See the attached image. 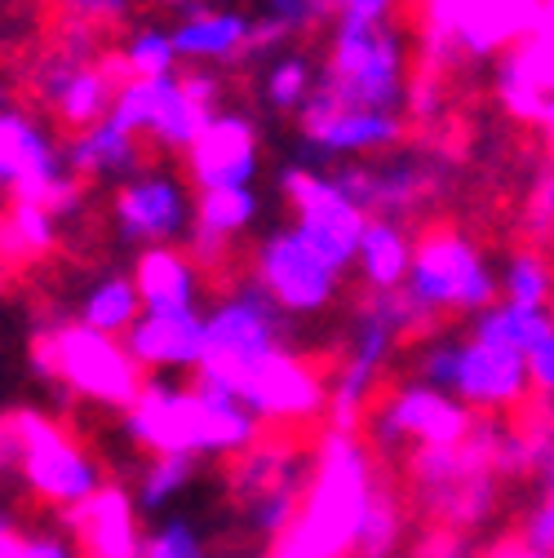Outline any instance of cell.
I'll return each instance as SVG.
<instances>
[{
	"instance_id": "obj_14",
	"label": "cell",
	"mask_w": 554,
	"mask_h": 558,
	"mask_svg": "<svg viewBox=\"0 0 554 558\" xmlns=\"http://www.w3.org/2000/svg\"><path fill=\"white\" fill-rule=\"evenodd\" d=\"M253 27L257 19L244 10H222V5H200L191 14H182L169 32H173V49L182 58V66H236L249 58L253 45Z\"/></svg>"
},
{
	"instance_id": "obj_16",
	"label": "cell",
	"mask_w": 554,
	"mask_h": 558,
	"mask_svg": "<svg viewBox=\"0 0 554 558\" xmlns=\"http://www.w3.org/2000/svg\"><path fill=\"white\" fill-rule=\"evenodd\" d=\"M545 0H466V10L453 27V45L466 58H502L515 49L537 23Z\"/></svg>"
},
{
	"instance_id": "obj_29",
	"label": "cell",
	"mask_w": 554,
	"mask_h": 558,
	"mask_svg": "<svg viewBox=\"0 0 554 558\" xmlns=\"http://www.w3.org/2000/svg\"><path fill=\"white\" fill-rule=\"evenodd\" d=\"M523 231L532 240H545L554 231V156L537 169L532 186H528V204H523Z\"/></svg>"
},
{
	"instance_id": "obj_17",
	"label": "cell",
	"mask_w": 554,
	"mask_h": 558,
	"mask_svg": "<svg viewBox=\"0 0 554 558\" xmlns=\"http://www.w3.org/2000/svg\"><path fill=\"white\" fill-rule=\"evenodd\" d=\"M62 160L81 182H129L147 169V147L129 129H120L111 116L94 129H81L62 143Z\"/></svg>"
},
{
	"instance_id": "obj_2",
	"label": "cell",
	"mask_w": 554,
	"mask_h": 558,
	"mask_svg": "<svg viewBox=\"0 0 554 558\" xmlns=\"http://www.w3.org/2000/svg\"><path fill=\"white\" fill-rule=\"evenodd\" d=\"M399 293L412 306V315H418L422 332L444 319H470L483 306L502 302L493 257L461 227H426L418 235L412 266Z\"/></svg>"
},
{
	"instance_id": "obj_27",
	"label": "cell",
	"mask_w": 554,
	"mask_h": 558,
	"mask_svg": "<svg viewBox=\"0 0 554 558\" xmlns=\"http://www.w3.org/2000/svg\"><path fill=\"white\" fill-rule=\"evenodd\" d=\"M257 10H262V19L289 27L293 36L333 27V19H337L328 0H257Z\"/></svg>"
},
{
	"instance_id": "obj_20",
	"label": "cell",
	"mask_w": 554,
	"mask_h": 558,
	"mask_svg": "<svg viewBox=\"0 0 554 558\" xmlns=\"http://www.w3.org/2000/svg\"><path fill=\"white\" fill-rule=\"evenodd\" d=\"M412 248H418V235H412L404 222L395 218H369L360 253H356V279L364 293H395L404 289L408 266H412Z\"/></svg>"
},
{
	"instance_id": "obj_31",
	"label": "cell",
	"mask_w": 554,
	"mask_h": 558,
	"mask_svg": "<svg viewBox=\"0 0 554 558\" xmlns=\"http://www.w3.org/2000/svg\"><path fill=\"white\" fill-rule=\"evenodd\" d=\"M444 76H431V72H412L408 81V102H404V116L408 124H435L439 120V107H444V89H439Z\"/></svg>"
},
{
	"instance_id": "obj_11",
	"label": "cell",
	"mask_w": 554,
	"mask_h": 558,
	"mask_svg": "<svg viewBox=\"0 0 554 558\" xmlns=\"http://www.w3.org/2000/svg\"><path fill=\"white\" fill-rule=\"evenodd\" d=\"M493 89L519 124H545L554 107V0H545L541 23L497 58Z\"/></svg>"
},
{
	"instance_id": "obj_13",
	"label": "cell",
	"mask_w": 554,
	"mask_h": 558,
	"mask_svg": "<svg viewBox=\"0 0 554 558\" xmlns=\"http://www.w3.org/2000/svg\"><path fill=\"white\" fill-rule=\"evenodd\" d=\"M262 199L253 186L244 191H200L195 195V227L186 240V253L200 262V270L218 279L231 266V248L240 235H249L257 227Z\"/></svg>"
},
{
	"instance_id": "obj_4",
	"label": "cell",
	"mask_w": 554,
	"mask_h": 558,
	"mask_svg": "<svg viewBox=\"0 0 554 558\" xmlns=\"http://www.w3.org/2000/svg\"><path fill=\"white\" fill-rule=\"evenodd\" d=\"M346 275L337 262H328L306 235L302 227L285 222L266 231L253 253H249V279L280 306L293 324L298 319H320L341 302L346 289Z\"/></svg>"
},
{
	"instance_id": "obj_9",
	"label": "cell",
	"mask_w": 554,
	"mask_h": 558,
	"mask_svg": "<svg viewBox=\"0 0 554 558\" xmlns=\"http://www.w3.org/2000/svg\"><path fill=\"white\" fill-rule=\"evenodd\" d=\"M111 222L133 248H165L191 240L195 195L191 182L165 165H147L111 195Z\"/></svg>"
},
{
	"instance_id": "obj_1",
	"label": "cell",
	"mask_w": 554,
	"mask_h": 558,
	"mask_svg": "<svg viewBox=\"0 0 554 558\" xmlns=\"http://www.w3.org/2000/svg\"><path fill=\"white\" fill-rule=\"evenodd\" d=\"M337 465V430L195 439L137 497L116 501L129 558H280Z\"/></svg>"
},
{
	"instance_id": "obj_37",
	"label": "cell",
	"mask_w": 554,
	"mask_h": 558,
	"mask_svg": "<svg viewBox=\"0 0 554 558\" xmlns=\"http://www.w3.org/2000/svg\"><path fill=\"white\" fill-rule=\"evenodd\" d=\"M545 240H550V257H554V231H550V235H545Z\"/></svg>"
},
{
	"instance_id": "obj_30",
	"label": "cell",
	"mask_w": 554,
	"mask_h": 558,
	"mask_svg": "<svg viewBox=\"0 0 554 558\" xmlns=\"http://www.w3.org/2000/svg\"><path fill=\"white\" fill-rule=\"evenodd\" d=\"M341 558H444V549L426 545V541H404V536H390V532L373 527V536L364 532Z\"/></svg>"
},
{
	"instance_id": "obj_23",
	"label": "cell",
	"mask_w": 554,
	"mask_h": 558,
	"mask_svg": "<svg viewBox=\"0 0 554 558\" xmlns=\"http://www.w3.org/2000/svg\"><path fill=\"white\" fill-rule=\"evenodd\" d=\"M502 302L532 306V311H554V257L541 244H519L502 257L497 266Z\"/></svg>"
},
{
	"instance_id": "obj_12",
	"label": "cell",
	"mask_w": 554,
	"mask_h": 558,
	"mask_svg": "<svg viewBox=\"0 0 554 558\" xmlns=\"http://www.w3.org/2000/svg\"><path fill=\"white\" fill-rule=\"evenodd\" d=\"M129 360L137 364V373H200L204 368V311H143L129 328V337L120 341Z\"/></svg>"
},
{
	"instance_id": "obj_33",
	"label": "cell",
	"mask_w": 554,
	"mask_h": 558,
	"mask_svg": "<svg viewBox=\"0 0 554 558\" xmlns=\"http://www.w3.org/2000/svg\"><path fill=\"white\" fill-rule=\"evenodd\" d=\"M528 368H532V390H537V399H554V328L545 332V341L528 355Z\"/></svg>"
},
{
	"instance_id": "obj_34",
	"label": "cell",
	"mask_w": 554,
	"mask_h": 558,
	"mask_svg": "<svg viewBox=\"0 0 554 558\" xmlns=\"http://www.w3.org/2000/svg\"><path fill=\"white\" fill-rule=\"evenodd\" d=\"M160 5H165V10H182V14H191V10L204 5V0H160Z\"/></svg>"
},
{
	"instance_id": "obj_15",
	"label": "cell",
	"mask_w": 554,
	"mask_h": 558,
	"mask_svg": "<svg viewBox=\"0 0 554 558\" xmlns=\"http://www.w3.org/2000/svg\"><path fill=\"white\" fill-rule=\"evenodd\" d=\"M129 275H133V284H137V298H143V311H156V315H169V311H204V289H209V275L200 270V262L182 244L137 248Z\"/></svg>"
},
{
	"instance_id": "obj_28",
	"label": "cell",
	"mask_w": 554,
	"mask_h": 558,
	"mask_svg": "<svg viewBox=\"0 0 554 558\" xmlns=\"http://www.w3.org/2000/svg\"><path fill=\"white\" fill-rule=\"evenodd\" d=\"M137 10V0H58V14L67 23H81V27H94V32H107V27H124Z\"/></svg>"
},
{
	"instance_id": "obj_21",
	"label": "cell",
	"mask_w": 554,
	"mask_h": 558,
	"mask_svg": "<svg viewBox=\"0 0 554 558\" xmlns=\"http://www.w3.org/2000/svg\"><path fill=\"white\" fill-rule=\"evenodd\" d=\"M72 319L103 332V337H116L124 341L129 328L143 319V298H137V284L129 270H103L94 275L89 284L81 289V298L72 302Z\"/></svg>"
},
{
	"instance_id": "obj_3",
	"label": "cell",
	"mask_w": 554,
	"mask_h": 558,
	"mask_svg": "<svg viewBox=\"0 0 554 558\" xmlns=\"http://www.w3.org/2000/svg\"><path fill=\"white\" fill-rule=\"evenodd\" d=\"M408 81H412V53L395 23L369 27L351 19H333L315 85L320 98L364 111H404Z\"/></svg>"
},
{
	"instance_id": "obj_35",
	"label": "cell",
	"mask_w": 554,
	"mask_h": 558,
	"mask_svg": "<svg viewBox=\"0 0 554 558\" xmlns=\"http://www.w3.org/2000/svg\"><path fill=\"white\" fill-rule=\"evenodd\" d=\"M541 133H545V143L554 147V107H550V116H545V124H541Z\"/></svg>"
},
{
	"instance_id": "obj_10",
	"label": "cell",
	"mask_w": 554,
	"mask_h": 558,
	"mask_svg": "<svg viewBox=\"0 0 554 558\" xmlns=\"http://www.w3.org/2000/svg\"><path fill=\"white\" fill-rule=\"evenodd\" d=\"M262 173V133L257 120L222 107L204 133L195 137V147L182 156V178L200 191H244Z\"/></svg>"
},
{
	"instance_id": "obj_19",
	"label": "cell",
	"mask_w": 554,
	"mask_h": 558,
	"mask_svg": "<svg viewBox=\"0 0 554 558\" xmlns=\"http://www.w3.org/2000/svg\"><path fill=\"white\" fill-rule=\"evenodd\" d=\"M49 493L36 439L27 430H0V545H10L27 510Z\"/></svg>"
},
{
	"instance_id": "obj_6",
	"label": "cell",
	"mask_w": 554,
	"mask_h": 558,
	"mask_svg": "<svg viewBox=\"0 0 554 558\" xmlns=\"http://www.w3.org/2000/svg\"><path fill=\"white\" fill-rule=\"evenodd\" d=\"M408 129L412 124L404 111H364V107H341L311 94V102L298 116V133H302L298 160L311 169H328L341 160L390 156L408 137Z\"/></svg>"
},
{
	"instance_id": "obj_26",
	"label": "cell",
	"mask_w": 554,
	"mask_h": 558,
	"mask_svg": "<svg viewBox=\"0 0 554 558\" xmlns=\"http://www.w3.org/2000/svg\"><path fill=\"white\" fill-rule=\"evenodd\" d=\"M120 62L129 81H147V76H173L182 58L173 49V32L165 23H133L120 36Z\"/></svg>"
},
{
	"instance_id": "obj_38",
	"label": "cell",
	"mask_w": 554,
	"mask_h": 558,
	"mask_svg": "<svg viewBox=\"0 0 554 558\" xmlns=\"http://www.w3.org/2000/svg\"><path fill=\"white\" fill-rule=\"evenodd\" d=\"M0 214H5V208H0Z\"/></svg>"
},
{
	"instance_id": "obj_7",
	"label": "cell",
	"mask_w": 554,
	"mask_h": 558,
	"mask_svg": "<svg viewBox=\"0 0 554 558\" xmlns=\"http://www.w3.org/2000/svg\"><path fill=\"white\" fill-rule=\"evenodd\" d=\"M218 111L200 107L191 98V89L182 85V76H147V81H124L111 107V120L120 129H129L147 151L160 156H186L195 147V137L204 133Z\"/></svg>"
},
{
	"instance_id": "obj_8",
	"label": "cell",
	"mask_w": 554,
	"mask_h": 558,
	"mask_svg": "<svg viewBox=\"0 0 554 558\" xmlns=\"http://www.w3.org/2000/svg\"><path fill=\"white\" fill-rule=\"evenodd\" d=\"M280 182L289 208H293V227H302V235L328 257L337 262L341 270L356 266V253H360V240H364V227H369V214L360 204H351L328 178V169H311L302 160H289L275 173Z\"/></svg>"
},
{
	"instance_id": "obj_24",
	"label": "cell",
	"mask_w": 554,
	"mask_h": 558,
	"mask_svg": "<svg viewBox=\"0 0 554 558\" xmlns=\"http://www.w3.org/2000/svg\"><path fill=\"white\" fill-rule=\"evenodd\" d=\"M58 248V218L45 204L32 199H10L0 214V257L5 262H36Z\"/></svg>"
},
{
	"instance_id": "obj_18",
	"label": "cell",
	"mask_w": 554,
	"mask_h": 558,
	"mask_svg": "<svg viewBox=\"0 0 554 558\" xmlns=\"http://www.w3.org/2000/svg\"><path fill=\"white\" fill-rule=\"evenodd\" d=\"M439 165H431L426 156H412V151H390L369 160V218H395L404 222L408 214L439 195Z\"/></svg>"
},
{
	"instance_id": "obj_36",
	"label": "cell",
	"mask_w": 554,
	"mask_h": 558,
	"mask_svg": "<svg viewBox=\"0 0 554 558\" xmlns=\"http://www.w3.org/2000/svg\"><path fill=\"white\" fill-rule=\"evenodd\" d=\"M328 5H333V14H337V10H341V5H346V0H328Z\"/></svg>"
},
{
	"instance_id": "obj_5",
	"label": "cell",
	"mask_w": 554,
	"mask_h": 558,
	"mask_svg": "<svg viewBox=\"0 0 554 558\" xmlns=\"http://www.w3.org/2000/svg\"><path fill=\"white\" fill-rule=\"evenodd\" d=\"M0 191L10 199L45 204L58 222L85 208V182L67 169L62 143L23 107L0 111Z\"/></svg>"
},
{
	"instance_id": "obj_22",
	"label": "cell",
	"mask_w": 554,
	"mask_h": 558,
	"mask_svg": "<svg viewBox=\"0 0 554 558\" xmlns=\"http://www.w3.org/2000/svg\"><path fill=\"white\" fill-rule=\"evenodd\" d=\"M466 328H470V337H479V341H493V345H506V351L532 355L537 345L545 341V332L554 328V311H532V306H515V302H493V306H483L479 315H470Z\"/></svg>"
},
{
	"instance_id": "obj_32",
	"label": "cell",
	"mask_w": 554,
	"mask_h": 558,
	"mask_svg": "<svg viewBox=\"0 0 554 558\" xmlns=\"http://www.w3.org/2000/svg\"><path fill=\"white\" fill-rule=\"evenodd\" d=\"M404 0H346L337 10V19H351V23H369V27H390L399 14Z\"/></svg>"
},
{
	"instance_id": "obj_25",
	"label": "cell",
	"mask_w": 554,
	"mask_h": 558,
	"mask_svg": "<svg viewBox=\"0 0 554 558\" xmlns=\"http://www.w3.org/2000/svg\"><path fill=\"white\" fill-rule=\"evenodd\" d=\"M315 85H320V66L302 49H285L280 58H270L266 72H262V98H266L270 111H280V116H302Z\"/></svg>"
}]
</instances>
